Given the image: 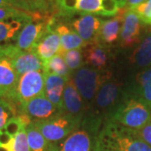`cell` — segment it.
Here are the masks:
<instances>
[{
	"label": "cell",
	"mask_w": 151,
	"mask_h": 151,
	"mask_svg": "<svg viewBox=\"0 0 151 151\" xmlns=\"http://www.w3.org/2000/svg\"><path fill=\"white\" fill-rule=\"evenodd\" d=\"M63 58L70 71L77 70L83 65V53L81 50H69L63 55Z\"/></svg>",
	"instance_id": "27"
},
{
	"label": "cell",
	"mask_w": 151,
	"mask_h": 151,
	"mask_svg": "<svg viewBox=\"0 0 151 151\" xmlns=\"http://www.w3.org/2000/svg\"><path fill=\"white\" fill-rule=\"evenodd\" d=\"M31 6L33 12L47 13L50 9V4L47 0H28Z\"/></svg>",
	"instance_id": "35"
},
{
	"label": "cell",
	"mask_w": 151,
	"mask_h": 151,
	"mask_svg": "<svg viewBox=\"0 0 151 151\" xmlns=\"http://www.w3.org/2000/svg\"><path fill=\"white\" fill-rule=\"evenodd\" d=\"M102 0H78L76 9L82 13H95L98 14L101 11Z\"/></svg>",
	"instance_id": "28"
},
{
	"label": "cell",
	"mask_w": 151,
	"mask_h": 151,
	"mask_svg": "<svg viewBox=\"0 0 151 151\" xmlns=\"http://www.w3.org/2000/svg\"><path fill=\"white\" fill-rule=\"evenodd\" d=\"M2 53L4 57L10 60L14 69L19 77L29 71L43 70V61L35 50L23 51L15 45L8 44L2 46Z\"/></svg>",
	"instance_id": "7"
},
{
	"label": "cell",
	"mask_w": 151,
	"mask_h": 151,
	"mask_svg": "<svg viewBox=\"0 0 151 151\" xmlns=\"http://www.w3.org/2000/svg\"><path fill=\"white\" fill-rule=\"evenodd\" d=\"M135 132L139 139L151 147V118L141 129Z\"/></svg>",
	"instance_id": "34"
},
{
	"label": "cell",
	"mask_w": 151,
	"mask_h": 151,
	"mask_svg": "<svg viewBox=\"0 0 151 151\" xmlns=\"http://www.w3.org/2000/svg\"><path fill=\"white\" fill-rule=\"evenodd\" d=\"M130 63L146 67L151 65V33L142 40L138 47L129 56Z\"/></svg>",
	"instance_id": "21"
},
{
	"label": "cell",
	"mask_w": 151,
	"mask_h": 151,
	"mask_svg": "<svg viewBox=\"0 0 151 151\" xmlns=\"http://www.w3.org/2000/svg\"><path fill=\"white\" fill-rule=\"evenodd\" d=\"M97 151H151L134 130L106 120L97 137Z\"/></svg>",
	"instance_id": "1"
},
{
	"label": "cell",
	"mask_w": 151,
	"mask_h": 151,
	"mask_svg": "<svg viewBox=\"0 0 151 151\" xmlns=\"http://www.w3.org/2000/svg\"><path fill=\"white\" fill-rule=\"evenodd\" d=\"M29 20L9 19L7 21H0V43L9 42L12 40H16L22 28Z\"/></svg>",
	"instance_id": "22"
},
{
	"label": "cell",
	"mask_w": 151,
	"mask_h": 151,
	"mask_svg": "<svg viewBox=\"0 0 151 151\" xmlns=\"http://www.w3.org/2000/svg\"><path fill=\"white\" fill-rule=\"evenodd\" d=\"M60 49V40L59 35L53 31H47L40 40L35 50L44 63L59 53Z\"/></svg>",
	"instance_id": "18"
},
{
	"label": "cell",
	"mask_w": 151,
	"mask_h": 151,
	"mask_svg": "<svg viewBox=\"0 0 151 151\" xmlns=\"http://www.w3.org/2000/svg\"><path fill=\"white\" fill-rule=\"evenodd\" d=\"M19 114L20 110L17 105L0 98V130L4 128L9 119Z\"/></svg>",
	"instance_id": "25"
},
{
	"label": "cell",
	"mask_w": 151,
	"mask_h": 151,
	"mask_svg": "<svg viewBox=\"0 0 151 151\" xmlns=\"http://www.w3.org/2000/svg\"><path fill=\"white\" fill-rule=\"evenodd\" d=\"M25 130L29 151H51V145L44 138L32 123L26 127Z\"/></svg>",
	"instance_id": "23"
},
{
	"label": "cell",
	"mask_w": 151,
	"mask_h": 151,
	"mask_svg": "<svg viewBox=\"0 0 151 151\" xmlns=\"http://www.w3.org/2000/svg\"><path fill=\"white\" fill-rule=\"evenodd\" d=\"M50 19L43 13L34 12L32 19L24 24L19 34L15 45L23 51L34 50L40 40L48 31L47 27Z\"/></svg>",
	"instance_id": "6"
},
{
	"label": "cell",
	"mask_w": 151,
	"mask_h": 151,
	"mask_svg": "<svg viewBox=\"0 0 151 151\" xmlns=\"http://www.w3.org/2000/svg\"><path fill=\"white\" fill-rule=\"evenodd\" d=\"M63 113H65L63 110L50 103L45 94L33 98L20 107V114L27 115L32 122L50 119Z\"/></svg>",
	"instance_id": "10"
},
{
	"label": "cell",
	"mask_w": 151,
	"mask_h": 151,
	"mask_svg": "<svg viewBox=\"0 0 151 151\" xmlns=\"http://www.w3.org/2000/svg\"><path fill=\"white\" fill-rule=\"evenodd\" d=\"M26 127L24 126V124L22 123L21 119H19V116L17 117H14L10 119L8 123L6 124L4 126V129L5 130V132L7 134L12 136V137H15L17 134H19L21 130L25 129Z\"/></svg>",
	"instance_id": "30"
},
{
	"label": "cell",
	"mask_w": 151,
	"mask_h": 151,
	"mask_svg": "<svg viewBox=\"0 0 151 151\" xmlns=\"http://www.w3.org/2000/svg\"><path fill=\"white\" fill-rule=\"evenodd\" d=\"M55 32L59 35L60 40V49L57 55H62L71 50H81L85 48L87 44L81 39L75 30L67 25L60 24L55 26Z\"/></svg>",
	"instance_id": "17"
},
{
	"label": "cell",
	"mask_w": 151,
	"mask_h": 151,
	"mask_svg": "<svg viewBox=\"0 0 151 151\" xmlns=\"http://www.w3.org/2000/svg\"><path fill=\"white\" fill-rule=\"evenodd\" d=\"M141 20L133 10H128L124 15L120 30V45L123 48H130L140 42Z\"/></svg>",
	"instance_id": "13"
},
{
	"label": "cell",
	"mask_w": 151,
	"mask_h": 151,
	"mask_svg": "<svg viewBox=\"0 0 151 151\" xmlns=\"http://www.w3.org/2000/svg\"><path fill=\"white\" fill-rule=\"evenodd\" d=\"M0 151H10L9 149H7L6 147H3V146H0Z\"/></svg>",
	"instance_id": "39"
},
{
	"label": "cell",
	"mask_w": 151,
	"mask_h": 151,
	"mask_svg": "<svg viewBox=\"0 0 151 151\" xmlns=\"http://www.w3.org/2000/svg\"><path fill=\"white\" fill-rule=\"evenodd\" d=\"M78 0H56V5L60 9V14L64 15H72L77 11Z\"/></svg>",
	"instance_id": "32"
},
{
	"label": "cell",
	"mask_w": 151,
	"mask_h": 151,
	"mask_svg": "<svg viewBox=\"0 0 151 151\" xmlns=\"http://www.w3.org/2000/svg\"><path fill=\"white\" fill-rule=\"evenodd\" d=\"M120 83L107 81L103 84L94 100L93 117L101 119V115H106V120L111 118L115 111V105L120 95Z\"/></svg>",
	"instance_id": "9"
},
{
	"label": "cell",
	"mask_w": 151,
	"mask_h": 151,
	"mask_svg": "<svg viewBox=\"0 0 151 151\" xmlns=\"http://www.w3.org/2000/svg\"><path fill=\"white\" fill-rule=\"evenodd\" d=\"M47 1H49V2H50V1H51V0H47Z\"/></svg>",
	"instance_id": "41"
},
{
	"label": "cell",
	"mask_w": 151,
	"mask_h": 151,
	"mask_svg": "<svg viewBox=\"0 0 151 151\" xmlns=\"http://www.w3.org/2000/svg\"><path fill=\"white\" fill-rule=\"evenodd\" d=\"M111 76L110 72L103 73L97 69L81 67L76 71L72 80L81 97L86 103H90Z\"/></svg>",
	"instance_id": "5"
},
{
	"label": "cell",
	"mask_w": 151,
	"mask_h": 151,
	"mask_svg": "<svg viewBox=\"0 0 151 151\" xmlns=\"http://www.w3.org/2000/svg\"><path fill=\"white\" fill-rule=\"evenodd\" d=\"M131 10L134 11L141 21L151 24V0H146L145 2Z\"/></svg>",
	"instance_id": "29"
},
{
	"label": "cell",
	"mask_w": 151,
	"mask_h": 151,
	"mask_svg": "<svg viewBox=\"0 0 151 151\" xmlns=\"http://www.w3.org/2000/svg\"><path fill=\"white\" fill-rule=\"evenodd\" d=\"M3 7H13V6L11 5L7 0H0V8H3Z\"/></svg>",
	"instance_id": "38"
},
{
	"label": "cell",
	"mask_w": 151,
	"mask_h": 151,
	"mask_svg": "<svg viewBox=\"0 0 151 151\" xmlns=\"http://www.w3.org/2000/svg\"><path fill=\"white\" fill-rule=\"evenodd\" d=\"M83 56L86 64L94 66L97 70L103 69L107 65V50L104 45L100 42L88 44L85 47Z\"/></svg>",
	"instance_id": "19"
},
{
	"label": "cell",
	"mask_w": 151,
	"mask_h": 151,
	"mask_svg": "<svg viewBox=\"0 0 151 151\" xmlns=\"http://www.w3.org/2000/svg\"><path fill=\"white\" fill-rule=\"evenodd\" d=\"M2 46H3V45H0V58L4 57V55H3V53H2Z\"/></svg>",
	"instance_id": "40"
},
{
	"label": "cell",
	"mask_w": 151,
	"mask_h": 151,
	"mask_svg": "<svg viewBox=\"0 0 151 151\" xmlns=\"http://www.w3.org/2000/svg\"><path fill=\"white\" fill-rule=\"evenodd\" d=\"M102 120L92 115L82 119L79 127L58 143L51 145V151H97V137Z\"/></svg>",
	"instance_id": "2"
},
{
	"label": "cell",
	"mask_w": 151,
	"mask_h": 151,
	"mask_svg": "<svg viewBox=\"0 0 151 151\" xmlns=\"http://www.w3.org/2000/svg\"><path fill=\"white\" fill-rule=\"evenodd\" d=\"M81 120L75 119L65 113L45 120L34 121L32 124L50 144L58 143L80 126Z\"/></svg>",
	"instance_id": "4"
},
{
	"label": "cell",
	"mask_w": 151,
	"mask_h": 151,
	"mask_svg": "<svg viewBox=\"0 0 151 151\" xmlns=\"http://www.w3.org/2000/svg\"><path fill=\"white\" fill-rule=\"evenodd\" d=\"M127 11L128 9L125 8L120 9L113 19L102 23L98 34V42L103 45H111L118 40L123 25L124 15Z\"/></svg>",
	"instance_id": "16"
},
{
	"label": "cell",
	"mask_w": 151,
	"mask_h": 151,
	"mask_svg": "<svg viewBox=\"0 0 151 151\" xmlns=\"http://www.w3.org/2000/svg\"><path fill=\"white\" fill-rule=\"evenodd\" d=\"M135 81L136 86L133 97L139 99L151 108V67L138 73Z\"/></svg>",
	"instance_id": "20"
},
{
	"label": "cell",
	"mask_w": 151,
	"mask_h": 151,
	"mask_svg": "<svg viewBox=\"0 0 151 151\" xmlns=\"http://www.w3.org/2000/svg\"><path fill=\"white\" fill-rule=\"evenodd\" d=\"M34 12H26L14 7L0 8V21L9 19H25L29 20L33 17Z\"/></svg>",
	"instance_id": "26"
},
{
	"label": "cell",
	"mask_w": 151,
	"mask_h": 151,
	"mask_svg": "<svg viewBox=\"0 0 151 151\" xmlns=\"http://www.w3.org/2000/svg\"><path fill=\"white\" fill-rule=\"evenodd\" d=\"M119 9L125 8L128 10H131L135 7L143 4L146 0H118Z\"/></svg>",
	"instance_id": "37"
},
{
	"label": "cell",
	"mask_w": 151,
	"mask_h": 151,
	"mask_svg": "<svg viewBox=\"0 0 151 151\" xmlns=\"http://www.w3.org/2000/svg\"><path fill=\"white\" fill-rule=\"evenodd\" d=\"M151 118V108L136 97H131L119 104L111 120L126 129L138 131L141 129Z\"/></svg>",
	"instance_id": "3"
},
{
	"label": "cell",
	"mask_w": 151,
	"mask_h": 151,
	"mask_svg": "<svg viewBox=\"0 0 151 151\" xmlns=\"http://www.w3.org/2000/svg\"><path fill=\"white\" fill-rule=\"evenodd\" d=\"M44 73L45 96L56 108L63 110V92L68 79L50 72Z\"/></svg>",
	"instance_id": "15"
},
{
	"label": "cell",
	"mask_w": 151,
	"mask_h": 151,
	"mask_svg": "<svg viewBox=\"0 0 151 151\" xmlns=\"http://www.w3.org/2000/svg\"><path fill=\"white\" fill-rule=\"evenodd\" d=\"M43 94H45L43 70L29 71L19 77L15 92V100L19 109L23 104Z\"/></svg>",
	"instance_id": "8"
},
{
	"label": "cell",
	"mask_w": 151,
	"mask_h": 151,
	"mask_svg": "<svg viewBox=\"0 0 151 151\" xmlns=\"http://www.w3.org/2000/svg\"><path fill=\"white\" fill-rule=\"evenodd\" d=\"M11 5L16 9L26 12H33L31 6L28 0H7Z\"/></svg>",
	"instance_id": "36"
},
{
	"label": "cell",
	"mask_w": 151,
	"mask_h": 151,
	"mask_svg": "<svg viewBox=\"0 0 151 151\" xmlns=\"http://www.w3.org/2000/svg\"><path fill=\"white\" fill-rule=\"evenodd\" d=\"M43 71L53 73L55 75L62 76L69 79L70 76V70L65 64L62 55H55L51 59H50L43 64Z\"/></svg>",
	"instance_id": "24"
},
{
	"label": "cell",
	"mask_w": 151,
	"mask_h": 151,
	"mask_svg": "<svg viewBox=\"0 0 151 151\" xmlns=\"http://www.w3.org/2000/svg\"><path fill=\"white\" fill-rule=\"evenodd\" d=\"M102 23L103 21L97 16L82 13L78 19L71 23V26L88 45L98 42V34Z\"/></svg>",
	"instance_id": "12"
},
{
	"label": "cell",
	"mask_w": 151,
	"mask_h": 151,
	"mask_svg": "<svg viewBox=\"0 0 151 151\" xmlns=\"http://www.w3.org/2000/svg\"><path fill=\"white\" fill-rule=\"evenodd\" d=\"M119 9L118 0H102L101 11L98 14L103 16H115Z\"/></svg>",
	"instance_id": "31"
},
{
	"label": "cell",
	"mask_w": 151,
	"mask_h": 151,
	"mask_svg": "<svg viewBox=\"0 0 151 151\" xmlns=\"http://www.w3.org/2000/svg\"><path fill=\"white\" fill-rule=\"evenodd\" d=\"M63 110L66 114L78 120H82L83 119V113L85 109L82 97L70 77L66 81L64 88Z\"/></svg>",
	"instance_id": "14"
},
{
	"label": "cell",
	"mask_w": 151,
	"mask_h": 151,
	"mask_svg": "<svg viewBox=\"0 0 151 151\" xmlns=\"http://www.w3.org/2000/svg\"><path fill=\"white\" fill-rule=\"evenodd\" d=\"M13 151H29L26 130H21L14 137Z\"/></svg>",
	"instance_id": "33"
},
{
	"label": "cell",
	"mask_w": 151,
	"mask_h": 151,
	"mask_svg": "<svg viewBox=\"0 0 151 151\" xmlns=\"http://www.w3.org/2000/svg\"><path fill=\"white\" fill-rule=\"evenodd\" d=\"M19 79V76L14 69L10 60L7 57L0 58V98L5 99L18 107L15 92Z\"/></svg>",
	"instance_id": "11"
}]
</instances>
